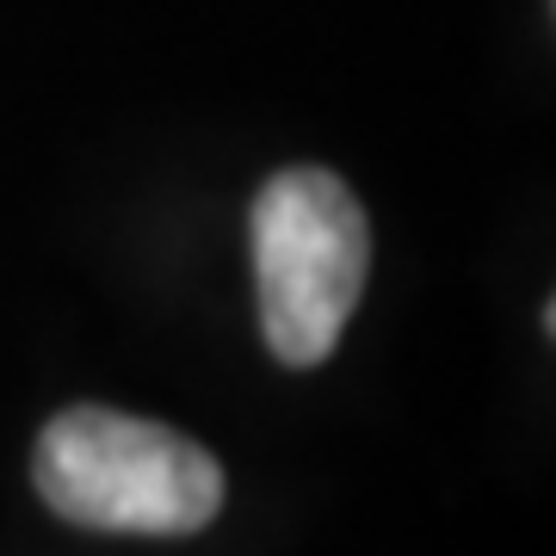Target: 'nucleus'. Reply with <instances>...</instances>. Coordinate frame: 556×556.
<instances>
[{
  "instance_id": "obj_1",
  "label": "nucleus",
  "mask_w": 556,
  "mask_h": 556,
  "mask_svg": "<svg viewBox=\"0 0 556 556\" xmlns=\"http://www.w3.org/2000/svg\"><path fill=\"white\" fill-rule=\"evenodd\" d=\"M31 482L50 514L87 532L186 538L223 507V464L199 439L100 402L62 408L38 433Z\"/></svg>"
},
{
  "instance_id": "obj_2",
  "label": "nucleus",
  "mask_w": 556,
  "mask_h": 556,
  "mask_svg": "<svg viewBox=\"0 0 556 556\" xmlns=\"http://www.w3.org/2000/svg\"><path fill=\"white\" fill-rule=\"evenodd\" d=\"M371 273V223L328 167H285L254 199L260 334L278 365L309 371L340 346Z\"/></svg>"
}]
</instances>
